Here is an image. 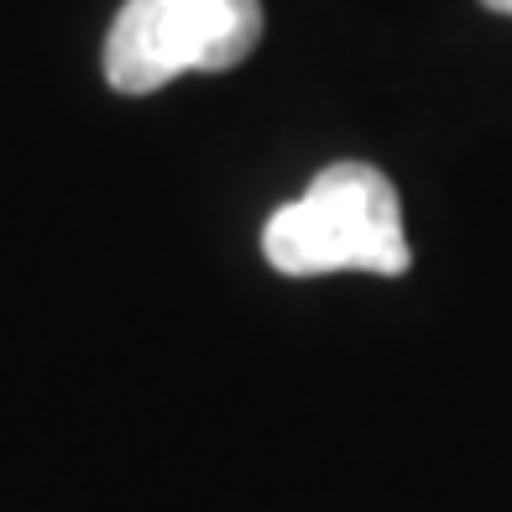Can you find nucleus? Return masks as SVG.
I'll return each instance as SVG.
<instances>
[{
	"instance_id": "nucleus-1",
	"label": "nucleus",
	"mask_w": 512,
	"mask_h": 512,
	"mask_svg": "<svg viewBox=\"0 0 512 512\" xmlns=\"http://www.w3.org/2000/svg\"><path fill=\"white\" fill-rule=\"evenodd\" d=\"M262 251L283 277H324V272L398 277L413 267L398 215V189L371 162L324 168L304 199L283 204L267 220Z\"/></svg>"
},
{
	"instance_id": "nucleus-2",
	"label": "nucleus",
	"mask_w": 512,
	"mask_h": 512,
	"mask_svg": "<svg viewBox=\"0 0 512 512\" xmlns=\"http://www.w3.org/2000/svg\"><path fill=\"white\" fill-rule=\"evenodd\" d=\"M256 42V0H126L105 37V79L121 95H152L178 74L236 68Z\"/></svg>"
},
{
	"instance_id": "nucleus-3",
	"label": "nucleus",
	"mask_w": 512,
	"mask_h": 512,
	"mask_svg": "<svg viewBox=\"0 0 512 512\" xmlns=\"http://www.w3.org/2000/svg\"><path fill=\"white\" fill-rule=\"evenodd\" d=\"M481 6H492V11H507V16H512V0H481Z\"/></svg>"
}]
</instances>
